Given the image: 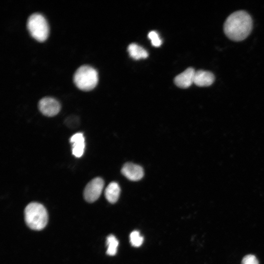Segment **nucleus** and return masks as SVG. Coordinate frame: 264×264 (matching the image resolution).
Segmentation results:
<instances>
[{
    "instance_id": "obj_1",
    "label": "nucleus",
    "mask_w": 264,
    "mask_h": 264,
    "mask_svg": "<svg viewBox=\"0 0 264 264\" xmlns=\"http://www.w3.org/2000/svg\"><path fill=\"white\" fill-rule=\"evenodd\" d=\"M252 25L250 15L245 11L239 10L232 13L227 18L224 23L223 30L230 39L241 41L249 35Z\"/></svg>"
},
{
    "instance_id": "obj_2",
    "label": "nucleus",
    "mask_w": 264,
    "mask_h": 264,
    "mask_svg": "<svg viewBox=\"0 0 264 264\" xmlns=\"http://www.w3.org/2000/svg\"><path fill=\"white\" fill-rule=\"evenodd\" d=\"M24 218L28 226L36 230L44 228L48 221L46 209L38 202H31L26 206L24 210Z\"/></svg>"
},
{
    "instance_id": "obj_3",
    "label": "nucleus",
    "mask_w": 264,
    "mask_h": 264,
    "mask_svg": "<svg viewBox=\"0 0 264 264\" xmlns=\"http://www.w3.org/2000/svg\"><path fill=\"white\" fill-rule=\"evenodd\" d=\"M73 80L75 85L79 89L83 90H91L97 84L98 73L92 66L83 65L75 70Z\"/></svg>"
},
{
    "instance_id": "obj_4",
    "label": "nucleus",
    "mask_w": 264,
    "mask_h": 264,
    "mask_svg": "<svg viewBox=\"0 0 264 264\" xmlns=\"http://www.w3.org/2000/svg\"><path fill=\"white\" fill-rule=\"evenodd\" d=\"M26 26L31 36L36 40L43 42L46 39L49 32L48 25L41 13L35 12L29 15Z\"/></svg>"
},
{
    "instance_id": "obj_5",
    "label": "nucleus",
    "mask_w": 264,
    "mask_h": 264,
    "mask_svg": "<svg viewBox=\"0 0 264 264\" xmlns=\"http://www.w3.org/2000/svg\"><path fill=\"white\" fill-rule=\"evenodd\" d=\"M104 186V181L101 177L92 179L86 186L84 191L85 200L88 202L96 201L100 196Z\"/></svg>"
},
{
    "instance_id": "obj_6",
    "label": "nucleus",
    "mask_w": 264,
    "mask_h": 264,
    "mask_svg": "<svg viewBox=\"0 0 264 264\" xmlns=\"http://www.w3.org/2000/svg\"><path fill=\"white\" fill-rule=\"evenodd\" d=\"M38 108L44 115L47 116H53L59 112L61 105L56 99L45 96L39 100Z\"/></svg>"
},
{
    "instance_id": "obj_7",
    "label": "nucleus",
    "mask_w": 264,
    "mask_h": 264,
    "mask_svg": "<svg viewBox=\"0 0 264 264\" xmlns=\"http://www.w3.org/2000/svg\"><path fill=\"white\" fill-rule=\"evenodd\" d=\"M122 174L132 181L140 180L144 176V170L140 165L132 163H125L122 169Z\"/></svg>"
},
{
    "instance_id": "obj_8",
    "label": "nucleus",
    "mask_w": 264,
    "mask_h": 264,
    "mask_svg": "<svg viewBox=\"0 0 264 264\" xmlns=\"http://www.w3.org/2000/svg\"><path fill=\"white\" fill-rule=\"evenodd\" d=\"M195 72V69L192 67L187 68L175 78V84L181 88H188L194 83Z\"/></svg>"
},
{
    "instance_id": "obj_9",
    "label": "nucleus",
    "mask_w": 264,
    "mask_h": 264,
    "mask_svg": "<svg viewBox=\"0 0 264 264\" xmlns=\"http://www.w3.org/2000/svg\"><path fill=\"white\" fill-rule=\"evenodd\" d=\"M70 142L72 143V154L76 157H81L84 154L85 147L83 134L81 132H77L73 134L70 137Z\"/></svg>"
},
{
    "instance_id": "obj_10",
    "label": "nucleus",
    "mask_w": 264,
    "mask_h": 264,
    "mask_svg": "<svg viewBox=\"0 0 264 264\" xmlns=\"http://www.w3.org/2000/svg\"><path fill=\"white\" fill-rule=\"evenodd\" d=\"M215 80L214 74L208 71L199 70L196 71L194 83L199 87L209 86Z\"/></svg>"
},
{
    "instance_id": "obj_11",
    "label": "nucleus",
    "mask_w": 264,
    "mask_h": 264,
    "mask_svg": "<svg viewBox=\"0 0 264 264\" xmlns=\"http://www.w3.org/2000/svg\"><path fill=\"white\" fill-rule=\"evenodd\" d=\"M120 191L121 189L119 184L115 182H112L106 187L105 196L109 202L114 203L119 198Z\"/></svg>"
},
{
    "instance_id": "obj_12",
    "label": "nucleus",
    "mask_w": 264,
    "mask_h": 264,
    "mask_svg": "<svg viewBox=\"0 0 264 264\" xmlns=\"http://www.w3.org/2000/svg\"><path fill=\"white\" fill-rule=\"evenodd\" d=\"M128 51L130 56L135 60L146 58L148 56L147 51L135 43H132L129 45Z\"/></svg>"
},
{
    "instance_id": "obj_13",
    "label": "nucleus",
    "mask_w": 264,
    "mask_h": 264,
    "mask_svg": "<svg viewBox=\"0 0 264 264\" xmlns=\"http://www.w3.org/2000/svg\"><path fill=\"white\" fill-rule=\"evenodd\" d=\"M118 243V241L113 235H109L106 241V244L108 246L107 254L110 256L115 255L117 253Z\"/></svg>"
},
{
    "instance_id": "obj_14",
    "label": "nucleus",
    "mask_w": 264,
    "mask_h": 264,
    "mask_svg": "<svg viewBox=\"0 0 264 264\" xmlns=\"http://www.w3.org/2000/svg\"><path fill=\"white\" fill-rule=\"evenodd\" d=\"M130 241L132 246L139 247L143 243L144 238L137 230H134L130 235Z\"/></svg>"
},
{
    "instance_id": "obj_15",
    "label": "nucleus",
    "mask_w": 264,
    "mask_h": 264,
    "mask_svg": "<svg viewBox=\"0 0 264 264\" xmlns=\"http://www.w3.org/2000/svg\"><path fill=\"white\" fill-rule=\"evenodd\" d=\"M148 37L151 41L152 45L155 47L161 45L162 41L158 33L155 31H152L148 34Z\"/></svg>"
},
{
    "instance_id": "obj_16",
    "label": "nucleus",
    "mask_w": 264,
    "mask_h": 264,
    "mask_svg": "<svg viewBox=\"0 0 264 264\" xmlns=\"http://www.w3.org/2000/svg\"><path fill=\"white\" fill-rule=\"evenodd\" d=\"M241 264H259V261L255 256L248 254L243 257Z\"/></svg>"
}]
</instances>
